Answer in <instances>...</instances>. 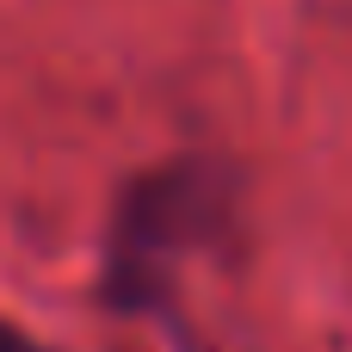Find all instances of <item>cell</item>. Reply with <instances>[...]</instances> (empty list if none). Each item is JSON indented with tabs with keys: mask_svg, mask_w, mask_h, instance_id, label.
Listing matches in <instances>:
<instances>
[{
	"mask_svg": "<svg viewBox=\"0 0 352 352\" xmlns=\"http://www.w3.org/2000/svg\"><path fill=\"white\" fill-rule=\"evenodd\" d=\"M241 235V167L210 148H179L142 161L118 179L99 229L93 303L118 322L173 328L186 309V272L235 248Z\"/></svg>",
	"mask_w": 352,
	"mask_h": 352,
	"instance_id": "1",
	"label": "cell"
},
{
	"mask_svg": "<svg viewBox=\"0 0 352 352\" xmlns=\"http://www.w3.org/2000/svg\"><path fill=\"white\" fill-rule=\"evenodd\" d=\"M0 352H56V346H43L31 328H19V322H6V316H0Z\"/></svg>",
	"mask_w": 352,
	"mask_h": 352,
	"instance_id": "2",
	"label": "cell"
}]
</instances>
